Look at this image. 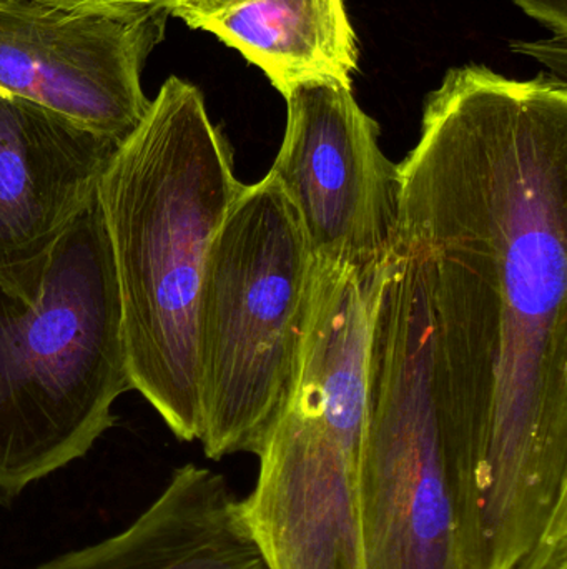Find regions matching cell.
<instances>
[{
	"mask_svg": "<svg viewBox=\"0 0 567 569\" xmlns=\"http://www.w3.org/2000/svg\"><path fill=\"white\" fill-rule=\"evenodd\" d=\"M468 569H509L567 500V86L449 70L398 163Z\"/></svg>",
	"mask_w": 567,
	"mask_h": 569,
	"instance_id": "obj_1",
	"label": "cell"
},
{
	"mask_svg": "<svg viewBox=\"0 0 567 569\" xmlns=\"http://www.w3.org/2000/svg\"><path fill=\"white\" fill-rule=\"evenodd\" d=\"M245 187L202 90L172 76L97 190L133 390L186 443L200 435L196 308L203 269Z\"/></svg>",
	"mask_w": 567,
	"mask_h": 569,
	"instance_id": "obj_2",
	"label": "cell"
},
{
	"mask_svg": "<svg viewBox=\"0 0 567 569\" xmlns=\"http://www.w3.org/2000/svg\"><path fill=\"white\" fill-rule=\"evenodd\" d=\"M132 390L95 196L42 257L0 267V507L85 457Z\"/></svg>",
	"mask_w": 567,
	"mask_h": 569,
	"instance_id": "obj_3",
	"label": "cell"
},
{
	"mask_svg": "<svg viewBox=\"0 0 567 569\" xmlns=\"http://www.w3.org/2000/svg\"><path fill=\"white\" fill-rule=\"evenodd\" d=\"M313 253L269 173L220 226L196 308L199 441L210 460L259 455L292 403L302 368Z\"/></svg>",
	"mask_w": 567,
	"mask_h": 569,
	"instance_id": "obj_4",
	"label": "cell"
},
{
	"mask_svg": "<svg viewBox=\"0 0 567 569\" xmlns=\"http://www.w3.org/2000/svg\"><path fill=\"white\" fill-rule=\"evenodd\" d=\"M366 569H466L418 262L399 240L373 318L362 471Z\"/></svg>",
	"mask_w": 567,
	"mask_h": 569,
	"instance_id": "obj_5",
	"label": "cell"
},
{
	"mask_svg": "<svg viewBox=\"0 0 567 569\" xmlns=\"http://www.w3.org/2000/svg\"><path fill=\"white\" fill-rule=\"evenodd\" d=\"M286 127L272 173L298 213L316 259L385 266L402 233V179L353 83L310 79L282 93Z\"/></svg>",
	"mask_w": 567,
	"mask_h": 569,
	"instance_id": "obj_6",
	"label": "cell"
},
{
	"mask_svg": "<svg viewBox=\"0 0 567 569\" xmlns=\"http://www.w3.org/2000/svg\"><path fill=\"white\" fill-rule=\"evenodd\" d=\"M170 10L0 0V90L125 142L150 100L142 70Z\"/></svg>",
	"mask_w": 567,
	"mask_h": 569,
	"instance_id": "obj_7",
	"label": "cell"
},
{
	"mask_svg": "<svg viewBox=\"0 0 567 569\" xmlns=\"http://www.w3.org/2000/svg\"><path fill=\"white\" fill-rule=\"evenodd\" d=\"M122 143L0 90V267L52 247L97 196Z\"/></svg>",
	"mask_w": 567,
	"mask_h": 569,
	"instance_id": "obj_8",
	"label": "cell"
},
{
	"mask_svg": "<svg viewBox=\"0 0 567 569\" xmlns=\"http://www.w3.org/2000/svg\"><path fill=\"white\" fill-rule=\"evenodd\" d=\"M33 569H266L239 500L209 468L183 465L120 533Z\"/></svg>",
	"mask_w": 567,
	"mask_h": 569,
	"instance_id": "obj_9",
	"label": "cell"
},
{
	"mask_svg": "<svg viewBox=\"0 0 567 569\" xmlns=\"http://www.w3.org/2000/svg\"><path fill=\"white\" fill-rule=\"evenodd\" d=\"M170 16L219 37L280 93L323 77L353 83L358 70V37L345 0H182Z\"/></svg>",
	"mask_w": 567,
	"mask_h": 569,
	"instance_id": "obj_10",
	"label": "cell"
},
{
	"mask_svg": "<svg viewBox=\"0 0 567 569\" xmlns=\"http://www.w3.org/2000/svg\"><path fill=\"white\" fill-rule=\"evenodd\" d=\"M509 569H567V500L531 548Z\"/></svg>",
	"mask_w": 567,
	"mask_h": 569,
	"instance_id": "obj_11",
	"label": "cell"
},
{
	"mask_svg": "<svg viewBox=\"0 0 567 569\" xmlns=\"http://www.w3.org/2000/svg\"><path fill=\"white\" fill-rule=\"evenodd\" d=\"M523 12L541 22L558 36H567V0H513Z\"/></svg>",
	"mask_w": 567,
	"mask_h": 569,
	"instance_id": "obj_12",
	"label": "cell"
},
{
	"mask_svg": "<svg viewBox=\"0 0 567 569\" xmlns=\"http://www.w3.org/2000/svg\"><path fill=\"white\" fill-rule=\"evenodd\" d=\"M558 36V33H556ZM567 36H558L555 40H546V42H536V43H523L526 52L529 56H535L536 59L545 62L546 66L553 67V69L558 70L559 77L565 79L566 76V47L563 49L556 50V46L561 43L563 40H566Z\"/></svg>",
	"mask_w": 567,
	"mask_h": 569,
	"instance_id": "obj_13",
	"label": "cell"
},
{
	"mask_svg": "<svg viewBox=\"0 0 567 569\" xmlns=\"http://www.w3.org/2000/svg\"><path fill=\"white\" fill-rule=\"evenodd\" d=\"M45 2L65 7L149 6L172 10L182 0H45Z\"/></svg>",
	"mask_w": 567,
	"mask_h": 569,
	"instance_id": "obj_14",
	"label": "cell"
}]
</instances>
